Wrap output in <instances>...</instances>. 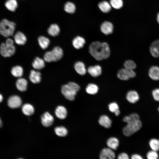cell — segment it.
<instances>
[{"mask_svg": "<svg viewBox=\"0 0 159 159\" xmlns=\"http://www.w3.org/2000/svg\"><path fill=\"white\" fill-rule=\"evenodd\" d=\"M17 159H24L22 158H18Z\"/></svg>", "mask_w": 159, "mask_h": 159, "instance_id": "48", "label": "cell"}, {"mask_svg": "<svg viewBox=\"0 0 159 159\" xmlns=\"http://www.w3.org/2000/svg\"><path fill=\"white\" fill-rule=\"evenodd\" d=\"M131 159H143V158L140 155L135 154L132 155Z\"/></svg>", "mask_w": 159, "mask_h": 159, "instance_id": "43", "label": "cell"}, {"mask_svg": "<svg viewBox=\"0 0 159 159\" xmlns=\"http://www.w3.org/2000/svg\"><path fill=\"white\" fill-rule=\"evenodd\" d=\"M108 108L110 111L114 113L116 116H117L120 115V112L119 110V107L116 102H113L110 103L108 105Z\"/></svg>", "mask_w": 159, "mask_h": 159, "instance_id": "35", "label": "cell"}, {"mask_svg": "<svg viewBox=\"0 0 159 159\" xmlns=\"http://www.w3.org/2000/svg\"><path fill=\"white\" fill-rule=\"evenodd\" d=\"M150 51L153 57L156 58L159 57V39L155 41L152 43Z\"/></svg>", "mask_w": 159, "mask_h": 159, "instance_id": "14", "label": "cell"}, {"mask_svg": "<svg viewBox=\"0 0 159 159\" xmlns=\"http://www.w3.org/2000/svg\"><path fill=\"white\" fill-rule=\"evenodd\" d=\"M157 21H158V22L159 24V13H158V15H157Z\"/></svg>", "mask_w": 159, "mask_h": 159, "instance_id": "46", "label": "cell"}, {"mask_svg": "<svg viewBox=\"0 0 159 159\" xmlns=\"http://www.w3.org/2000/svg\"><path fill=\"white\" fill-rule=\"evenodd\" d=\"M16 86L18 90L21 92L25 91L27 89V82L23 78H19L17 80Z\"/></svg>", "mask_w": 159, "mask_h": 159, "instance_id": "20", "label": "cell"}, {"mask_svg": "<svg viewBox=\"0 0 159 159\" xmlns=\"http://www.w3.org/2000/svg\"><path fill=\"white\" fill-rule=\"evenodd\" d=\"M152 95L155 101L159 102V88L154 90L152 91Z\"/></svg>", "mask_w": 159, "mask_h": 159, "instance_id": "40", "label": "cell"}, {"mask_svg": "<svg viewBox=\"0 0 159 159\" xmlns=\"http://www.w3.org/2000/svg\"><path fill=\"white\" fill-rule=\"evenodd\" d=\"M41 74L39 71L34 70H31L29 76V79L33 83H39L41 80Z\"/></svg>", "mask_w": 159, "mask_h": 159, "instance_id": "17", "label": "cell"}, {"mask_svg": "<svg viewBox=\"0 0 159 159\" xmlns=\"http://www.w3.org/2000/svg\"><path fill=\"white\" fill-rule=\"evenodd\" d=\"M63 54L62 49L60 47H56L50 51L45 53L44 56V60L48 62H55L60 60Z\"/></svg>", "mask_w": 159, "mask_h": 159, "instance_id": "4", "label": "cell"}, {"mask_svg": "<svg viewBox=\"0 0 159 159\" xmlns=\"http://www.w3.org/2000/svg\"><path fill=\"white\" fill-rule=\"evenodd\" d=\"M101 153L108 159H114L115 154L113 150L109 148H105L102 149Z\"/></svg>", "mask_w": 159, "mask_h": 159, "instance_id": "30", "label": "cell"}, {"mask_svg": "<svg viewBox=\"0 0 159 159\" xmlns=\"http://www.w3.org/2000/svg\"><path fill=\"white\" fill-rule=\"evenodd\" d=\"M80 89V87L75 82H70L62 86L61 92L67 99L72 101L74 100L77 93Z\"/></svg>", "mask_w": 159, "mask_h": 159, "instance_id": "2", "label": "cell"}, {"mask_svg": "<svg viewBox=\"0 0 159 159\" xmlns=\"http://www.w3.org/2000/svg\"><path fill=\"white\" fill-rule=\"evenodd\" d=\"M100 159H108L101 153L100 155Z\"/></svg>", "mask_w": 159, "mask_h": 159, "instance_id": "44", "label": "cell"}, {"mask_svg": "<svg viewBox=\"0 0 159 159\" xmlns=\"http://www.w3.org/2000/svg\"><path fill=\"white\" fill-rule=\"evenodd\" d=\"M102 55L103 59H106L109 57L110 54V50L108 44L106 42L102 43Z\"/></svg>", "mask_w": 159, "mask_h": 159, "instance_id": "31", "label": "cell"}, {"mask_svg": "<svg viewBox=\"0 0 159 159\" xmlns=\"http://www.w3.org/2000/svg\"><path fill=\"white\" fill-rule=\"evenodd\" d=\"M38 40L40 46L43 49H46L50 44L49 39L43 36L39 37Z\"/></svg>", "mask_w": 159, "mask_h": 159, "instance_id": "26", "label": "cell"}, {"mask_svg": "<svg viewBox=\"0 0 159 159\" xmlns=\"http://www.w3.org/2000/svg\"><path fill=\"white\" fill-rule=\"evenodd\" d=\"M85 43V39L83 37L78 36L74 38L72 44L74 47L77 49L82 48Z\"/></svg>", "mask_w": 159, "mask_h": 159, "instance_id": "19", "label": "cell"}, {"mask_svg": "<svg viewBox=\"0 0 159 159\" xmlns=\"http://www.w3.org/2000/svg\"><path fill=\"white\" fill-rule=\"evenodd\" d=\"M158 111L159 112V107H158Z\"/></svg>", "mask_w": 159, "mask_h": 159, "instance_id": "49", "label": "cell"}, {"mask_svg": "<svg viewBox=\"0 0 159 159\" xmlns=\"http://www.w3.org/2000/svg\"><path fill=\"white\" fill-rule=\"evenodd\" d=\"M123 120L127 123L123 129L124 134L127 136H130L138 131L142 126L139 116L135 113L125 116Z\"/></svg>", "mask_w": 159, "mask_h": 159, "instance_id": "1", "label": "cell"}, {"mask_svg": "<svg viewBox=\"0 0 159 159\" xmlns=\"http://www.w3.org/2000/svg\"><path fill=\"white\" fill-rule=\"evenodd\" d=\"M64 9L66 12L69 14H72L75 11V6L72 2H67L64 5Z\"/></svg>", "mask_w": 159, "mask_h": 159, "instance_id": "33", "label": "cell"}, {"mask_svg": "<svg viewBox=\"0 0 159 159\" xmlns=\"http://www.w3.org/2000/svg\"><path fill=\"white\" fill-rule=\"evenodd\" d=\"M3 100V97L0 94V102H1Z\"/></svg>", "mask_w": 159, "mask_h": 159, "instance_id": "45", "label": "cell"}, {"mask_svg": "<svg viewBox=\"0 0 159 159\" xmlns=\"http://www.w3.org/2000/svg\"><path fill=\"white\" fill-rule=\"evenodd\" d=\"M89 52L91 55L96 60L103 59L102 55V43L98 41L92 42L89 47Z\"/></svg>", "mask_w": 159, "mask_h": 159, "instance_id": "5", "label": "cell"}, {"mask_svg": "<svg viewBox=\"0 0 159 159\" xmlns=\"http://www.w3.org/2000/svg\"><path fill=\"white\" fill-rule=\"evenodd\" d=\"M124 66L125 68L132 70L136 67L135 63L133 61L130 60L126 61L124 63Z\"/></svg>", "mask_w": 159, "mask_h": 159, "instance_id": "38", "label": "cell"}, {"mask_svg": "<svg viewBox=\"0 0 159 159\" xmlns=\"http://www.w3.org/2000/svg\"><path fill=\"white\" fill-rule=\"evenodd\" d=\"M100 9L103 12L106 13L109 12L111 9V5L108 2L103 1L98 4Z\"/></svg>", "mask_w": 159, "mask_h": 159, "instance_id": "28", "label": "cell"}, {"mask_svg": "<svg viewBox=\"0 0 159 159\" xmlns=\"http://www.w3.org/2000/svg\"><path fill=\"white\" fill-rule=\"evenodd\" d=\"M7 104L8 106L11 108H17L21 106L22 100L19 96L16 95H12L8 99Z\"/></svg>", "mask_w": 159, "mask_h": 159, "instance_id": "8", "label": "cell"}, {"mask_svg": "<svg viewBox=\"0 0 159 159\" xmlns=\"http://www.w3.org/2000/svg\"><path fill=\"white\" fill-rule=\"evenodd\" d=\"M15 24L6 19H3L0 22V34L5 37L12 36L14 33Z\"/></svg>", "mask_w": 159, "mask_h": 159, "instance_id": "3", "label": "cell"}, {"mask_svg": "<svg viewBox=\"0 0 159 159\" xmlns=\"http://www.w3.org/2000/svg\"><path fill=\"white\" fill-rule=\"evenodd\" d=\"M15 52V48L14 45H9L5 43H2L0 47V53L4 57L12 56Z\"/></svg>", "mask_w": 159, "mask_h": 159, "instance_id": "6", "label": "cell"}, {"mask_svg": "<svg viewBox=\"0 0 159 159\" xmlns=\"http://www.w3.org/2000/svg\"><path fill=\"white\" fill-rule=\"evenodd\" d=\"M149 75L152 80H159V67L157 66H153L149 69Z\"/></svg>", "mask_w": 159, "mask_h": 159, "instance_id": "18", "label": "cell"}, {"mask_svg": "<svg viewBox=\"0 0 159 159\" xmlns=\"http://www.w3.org/2000/svg\"><path fill=\"white\" fill-rule=\"evenodd\" d=\"M14 39L16 43L19 45L24 44L26 41V37L25 35L20 31L16 33L14 36Z\"/></svg>", "mask_w": 159, "mask_h": 159, "instance_id": "13", "label": "cell"}, {"mask_svg": "<svg viewBox=\"0 0 159 159\" xmlns=\"http://www.w3.org/2000/svg\"><path fill=\"white\" fill-rule=\"evenodd\" d=\"M5 5L9 10L12 11H15L18 6L17 2L16 0H7Z\"/></svg>", "mask_w": 159, "mask_h": 159, "instance_id": "29", "label": "cell"}, {"mask_svg": "<svg viewBox=\"0 0 159 159\" xmlns=\"http://www.w3.org/2000/svg\"><path fill=\"white\" fill-rule=\"evenodd\" d=\"M89 74L93 77H96L100 76L102 73V69L98 65L90 66L87 68Z\"/></svg>", "mask_w": 159, "mask_h": 159, "instance_id": "12", "label": "cell"}, {"mask_svg": "<svg viewBox=\"0 0 159 159\" xmlns=\"http://www.w3.org/2000/svg\"><path fill=\"white\" fill-rule=\"evenodd\" d=\"M127 100L131 103H135L139 99V96L138 92L135 90H130L127 93L126 95Z\"/></svg>", "mask_w": 159, "mask_h": 159, "instance_id": "11", "label": "cell"}, {"mask_svg": "<svg viewBox=\"0 0 159 159\" xmlns=\"http://www.w3.org/2000/svg\"><path fill=\"white\" fill-rule=\"evenodd\" d=\"M150 147L152 150L157 151L159 150V140L155 138L151 139L149 143Z\"/></svg>", "mask_w": 159, "mask_h": 159, "instance_id": "36", "label": "cell"}, {"mask_svg": "<svg viewBox=\"0 0 159 159\" xmlns=\"http://www.w3.org/2000/svg\"><path fill=\"white\" fill-rule=\"evenodd\" d=\"M41 119L42 125L45 127L50 126L54 121L53 117L47 112H45L42 115Z\"/></svg>", "mask_w": 159, "mask_h": 159, "instance_id": "9", "label": "cell"}, {"mask_svg": "<svg viewBox=\"0 0 159 159\" xmlns=\"http://www.w3.org/2000/svg\"><path fill=\"white\" fill-rule=\"evenodd\" d=\"M22 111L25 115L30 116L34 113V110L32 105L26 103L22 106Z\"/></svg>", "mask_w": 159, "mask_h": 159, "instance_id": "23", "label": "cell"}, {"mask_svg": "<svg viewBox=\"0 0 159 159\" xmlns=\"http://www.w3.org/2000/svg\"><path fill=\"white\" fill-rule=\"evenodd\" d=\"M60 28L59 26L56 24H51L48 29V34L53 37L57 36L60 32Z\"/></svg>", "mask_w": 159, "mask_h": 159, "instance_id": "24", "label": "cell"}, {"mask_svg": "<svg viewBox=\"0 0 159 159\" xmlns=\"http://www.w3.org/2000/svg\"><path fill=\"white\" fill-rule=\"evenodd\" d=\"M54 131L56 134L60 137H64L67 135L68 133L67 129L62 126L56 127Z\"/></svg>", "mask_w": 159, "mask_h": 159, "instance_id": "34", "label": "cell"}, {"mask_svg": "<svg viewBox=\"0 0 159 159\" xmlns=\"http://www.w3.org/2000/svg\"><path fill=\"white\" fill-rule=\"evenodd\" d=\"M33 67L36 69H41L45 66V62L43 59L38 57H36L32 63Z\"/></svg>", "mask_w": 159, "mask_h": 159, "instance_id": "25", "label": "cell"}, {"mask_svg": "<svg viewBox=\"0 0 159 159\" xmlns=\"http://www.w3.org/2000/svg\"><path fill=\"white\" fill-rule=\"evenodd\" d=\"M136 73L132 70L126 68L120 69L118 71L117 76L118 77L122 80H127L134 77Z\"/></svg>", "mask_w": 159, "mask_h": 159, "instance_id": "7", "label": "cell"}, {"mask_svg": "<svg viewBox=\"0 0 159 159\" xmlns=\"http://www.w3.org/2000/svg\"><path fill=\"white\" fill-rule=\"evenodd\" d=\"M5 43L7 45H14V41L12 39L10 38H8L6 40Z\"/></svg>", "mask_w": 159, "mask_h": 159, "instance_id": "42", "label": "cell"}, {"mask_svg": "<svg viewBox=\"0 0 159 159\" xmlns=\"http://www.w3.org/2000/svg\"><path fill=\"white\" fill-rule=\"evenodd\" d=\"M98 122L101 125L106 128H109L111 127L112 121L106 115H101L99 119Z\"/></svg>", "mask_w": 159, "mask_h": 159, "instance_id": "15", "label": "cell"}, {"mask_svg": "<svg viewBox=\"0 0 159 159\" xmlns=\"http://www.w3.org/2000/svg\"><path fill=\"white\" fill-rule=\"evenodd\" d=\"M147 157L148 159H158V155L157 151L152 150L148 152Z\"/></svg>", "mask_w": 159, "mask_h": 159, "instance_id": "39", "label": "cell"}, {"mask_svg": "<svg viewBox=\"0 0 159 159\" xmlns=\"http://www.w3.org/2000/svg\"><path fill=\"white\" fill-rule=\"evenodd\" d=\"M110 4L112 7L116 9H119L123 6L122 0H110Z\"/></svg>", "mask_w": 159, "mask_h": 159, "instance_id": "37", "label": "cell"}, {"mask_svg": "<svg viewBox=\"0 0 159 159\" xmlns=\"http://www.w3.org/2000/svg\"><path fill=\"white\" fill-rule=\"evenodd\" d=\"M100 29L102 32L104 34L106 35L109 34L112 32L113 25L111 22L106 21L102 24Z\"/></svg>", "mask_w": 159, "mask_h": 159, "instance_id": "10", "label": "cell"}, {"mask_svg": "<svg viewBox=\"0 0 159 159\" xmlns=\"http://www.w3.org/2000/svg\"><path fill=\"white\" fill-rule=\"evenodd\" d=\"M107 144L109 148L112 150H116L119 146V141L118 139L115 137H111L107 140Z\"/></svg>", "mask_w": 159, "mask_h": 159, "instance_id": "22", "label": "cell"}, {"mask_svg": "<svg viewBox=\"0 0 159 159\" xmlns=\"http://www.w3.org/2000/svg\"><path fill=\"white\" fill-rule=\"evenodd\" d=\"M74 68L77 72L81 75H85L86 72V69L85 64L82 62L78 61L75 63Z\"/></svg>", "mask_w": 159, "mask_h": 159, "instance_id": "21", "label": "cell"}, {"mask_svg": "<svg viewBox=\"0 0 159 159\" xmlns=\"http://www.w3.org/2000/svg\"><path fill=\"white\" fill-rule=\"evenodd\" d=\"M12 74L15 77H20L22 76L23 73L22 68L20 66L13 67L11 70Z\"/></svg>", "mask_w": 159, "mask_h": 159, "instance_id": "27", "label": "cell"}, {"mask_svg": "<svg viewBox=\"0 0 159 159\" xmlns=\"http://www.w3.org/2000/svg\"><path fill=\"white\" fill-rule=\"evenodd\" d=\"M98 90V87L95 84L90 83L87 86L86 91L87 93L91 95H95L96 94Z\"/></svg>", "mask_w": 159, "mask_h": 159, "instance_id": "32", "label": "cell"}, {"mask_svg": "<svg viewBox=\"0 0 159 159\" xmlns=\"http://www.w3.org/2000/svg\"><path fill=\"white\" fill-rule=\"evenodd\" d=\"M55 114L56 116L61 119H65L67 115V111L66 108L62 106H59L56 108Z\"/></svg>", "mask_w": 159, "mask_h": 159, "instance_id": "16", "label": "cell"}, {"mask_svg": "<svg viewBox=\"0 0 159 159\" xmlns=\"http://www.w3.org/2000/svg\"><path fill=\"white\" fill-rule=\"evenodd\" d=\"M117 159H129L128 155L124 153H120L117 157Z\"/></svg>", "mask_w": 159, "mask_h": 159, "instance_id": "41", "label": "cell"}, {"mask_svg": "<svg viewBox=\"0 0 159 159\" xmlns=\"http://www.w3.org/2000/svg\"><path fill=\"white\" fill-rule=\"evenodd\" d=\"M2 125V122L0 118V128L1 127Z\"/></svg>", "mask_w": 159, "mask_h": 159, "instance_id": "47", "label": "cell"}]
</instances>
